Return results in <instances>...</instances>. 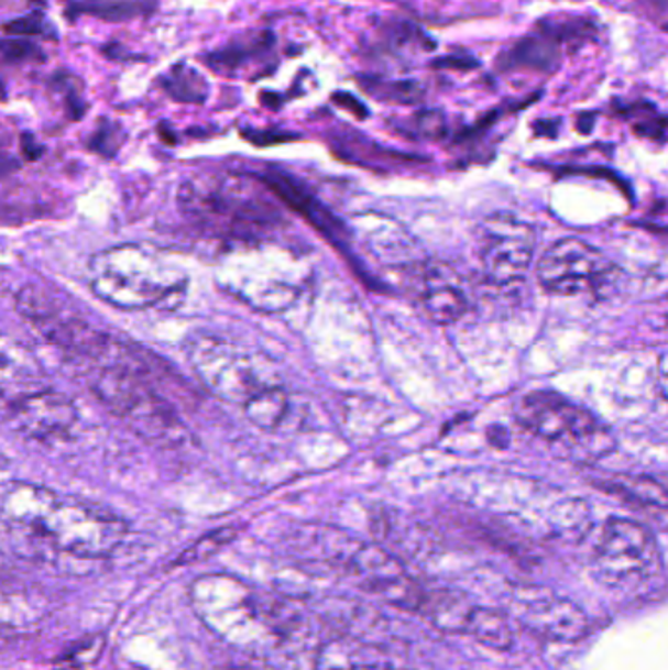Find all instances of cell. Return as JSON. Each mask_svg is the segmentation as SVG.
Instances as JSON below:
<instances>
[{
    "mask_svg": "<svg viewBox=\"0 0 668 670\" xmlns=\"http://www.w3.org/2000/svg\"><path fill=\"white\" fill-rule=\"evenodd\" d=\"M331 100L341 108H348L349 112H353L357 118H361V120H365L369 117V110H366L365 105L361 102V100L355 99L351 92H336Z\"/></svg>",
    "mask_w": 668,
    "mask_h": 670,
    "instance_id": "obj_31",
    "label": "cell"
},
{
    "mask_svg": "<svg viewBox=\"0 0 668 670\" xmlns=\"http://www.w3.org/2000/svg\"><path fill=\"white\" fill-rule=\"evenodd\" d=\"M258 185L240 177L187 180L178 190V206L188 220L230 242L269 238L283 223L275 202Z\"/></svg>",
    "mask_w": 668,
    "mask_h": 670,
    "instance_id": "obj_5",
    "label": "cell"
},
{
    "mask_svg": "<svg viewBox=\"0 0 668 670\" xmlns=\"http://www.w3.org/2000/svg\"><path fill=\"white\" fill-rule=\"evenodd\" d=\"M95 366L90 391L140 438L163 447L187 441V426L175 406L150 381L153 366L143 359L142 349L128 348L120 341L110 361Z\"/></svg>",
    "mask_w": 668,
    "mask_h": 670,
    "instance_id": "obj_3",
    "label": "cell"
},
{
    "mask_svg": "<svg viewBox=\"0 0 668 670\" xmlns=\"http://www.w3.org/2000/svg\"><path fill=\"white\" fill-rule=\"evenodd\" d=\"M594 118L596 114L594 112H584V114H580L579 120H577V128H579V132L582 134H589L590 130H592V125H594Z\"/></svg>",
    "mask_w": 668,
    "mask_h": 670,
    "instance_id": "obj_35",
    "label": "cell"
},
{
    "mask_svg": "<svg viewBox=\"0 0 668 670\" xmlns=\"http://www.w3.org/2000/svg\"><path fill=\"white\" fill-rule=\"evenodd\" d=\"M122 142H124V134H122L120 125L114 124V122H108V120H102L99 130L92 135L90 150L102 153L105 157H112L120 150Z\"/></svg>",
    "mask_w": 668,
    "mask_h": 670,
    "instance_id": "obj_26",
    "label": "cell"
},
{
    "mask_svg": "<svg viewBox=\"0 0 668 670\" xmlns=\"http://www.w3.org/2000/svg\"><path fill=\"white\" fill-rule=\"evenodd\" d=\"M434 69H447V72H474L481 67V62L472 59V57H463V55H447V57H437L431 62Z\"/></svg>",
    "mask_w": 668,
    "mask_h": 670,
    "instance_id": "obj_29",
    "label": "cell"
},
{
    "mask_svg": "<svg viewBox=\"0 0 668 670\" xmlns=\"http://www.w3.org/2000/svg\"><path fill=\"white\" fill-rule=\"evenodd\" d=\"M238 536V531L233 528L215 529L208 536L200 537L197 543L188 547L185 553L178 557L175 564H197L205 561L208 557L218 553L223 546H228L233 541V537Z\"/></svg>",
    "mask_w": 668,
    "mask_h": 670,
    "instance_id": "obj_23",
    "label": "cell"
},
{
    "mask_svg": "<svg viewBox=\"0 0 668 670\" xmlns=\"http://www.w3.org/2000/svg\"><path fill=\"white\" fill-rule=\"evenodd\" d=\"M90 290L122 310L177 306L188 278L169 257L147 243H122L95 253L89 261Z\"/></svg>",
    "mask_w": 668,
    "mask_h": 670,
    "instance_id": "obj_4",
    "label": "cell"
},
{
    "mask_svg": "<svg viewBox=\"0 0 668 670\" xmlns=\"http://www.w3.org/2000/svg\"><path fill=\"white\" fill-rule=\"evenodd\" d=\"M419 305L431 322L455 323L469 310V298L463 281L455 268L439 261H429L421 267Z\"/></svg>",
    "mask_w": 668,
    "mask_h": 670,
    "instance_id": "obj_14",
    "label": "cell"
},
{
    "mask_svg": "<svg viewBox=\"0 0 668 670\" xmlns=\"http://www.w3.org/2000/svg\"><path fill=\"white\" fill-rule=\"evenodd\" d=\"M7 420L28 439L62 438L77 421L75 404L55 391H34L7 400Z\"/></svg>",
    "mask_w": 668,
    "mask_h": 670,
    "instance_id": "obj_13",
    "label": "cell"
},
{
    "mask_svg": "<svg viewBox=\"0 0 668 670\" xmlns=\"http://www.w3.org/2000/svg\"><path fill=\"white\" fill-rule=\"evenodd\" d=\"M614 273L612 261L579 238H565L545 250L537 265V281L547 293L582 295L604 285Z\"/></svg>",
    "mask_w": 668,
    "mask_h": 670,
    "instance_id": "obj_10",
    "label": "cell"
},
{
    "mask_svg": "<svg viewBox=\"0 0 668 670\" xmlns=\"http://www.w3.org/2000/svg\"><path fill=\"white\" fill-rule=\"evenodd\" d=\"M412 122L416 128V134L424 138H441L446 134V118L437 110H421Z\"/></svg>",
    "mask_w": 668,
    "mask_h": 670,
    "instance_id": "obj_28",
    "label": "cell"
},
{
    "mask_svg": "<svg viewBox=\"0 0 668 670\" xmlns=\"http://www.w3.org/2000/svg\"><path fill=\"white\" fill-rule=\"evenodd\" d=\"M291 408L288 393L281 385L269 386L243 404L245 418L259 429H276Z\"/></svg>",
    "mask_w": 668,
    "mask_h": 670,
    "instance_id": "obj_19",
    "label": "cell"
},
{
    "mask_svg": "<svg viewBox=\"0 0 668 670\" xmlns=\"http://www.w3.org/2000/svg\"><path fill=\"white\" fill-rule=\"evenodd\" d=\"M516 420L552 446H562L579 459H598L614 449V439L589 410L552 391L519 396Z\"/></svg>",
    "mask_w": 668,
    "mask_h": 670,
    "instance_id": "obj_7",
    "label": "cell"
},
{
    "mask_svg": "<svg viewBox=\"0 0 668 670\" xmlns=\"http://www.w3.org/2000/svg\"><path fill=\"white\" fill-rule=\"evenodd\" d=\"M273 50H275V36L271 32L245 34V36L236 37L232 44L226 45L222 50L206 54L202 63L208 65L212 72L238 75L243 69H248L251 63L265 65L267 59L273 57Z\"/></svg>",
    "mask_w": 668,
    "mask_h": 670,
    "instance_id": "obj_16",
    "label": "cell"
},
{
    "mask_svg": "<svg viewBox=\"0 0 668 670\" xmlns=\"http://www.w3.org/2000/svg\"><path fill=\"white\" fill-rule=\"evenodd\" d=\"M187 359L200 383L228 403L243 406L269 386L281 385L271 359L223 336H193L187 343Z\"/></svg>",
    "mask_w": 668,
    "mask_h": 670,
    "instance_id": "obj_6",
    "label": "cell"
},
{
    "mask_svg": "<svg viewBox=\"0 0 668 670\" xmlns=\"http://www.w3.org/2000/svg\"><path fill=\"white\" fill-rule=\"evenodd\" d=\"M359 652L348 641H330L321 645L316 655L314 670H353Z\"/></svg>",
    "mask_w": 668,
    "mask_h": 670,
    "instance_id": "obj_24",
    "label": "cell"
},
{
    "mask_svg": "<svg viewBox=\"0 0 668 670\" xmlns=\"http://www.w3.org/2000/svg\"><path fill=\"white\" fill-rule=\"evenodd\" d=\"M0 52H2V62L7 65L12 63H28V62H42L45 55L34 42L30 40H10L7 37L2 45H0Z\"/></svg>",
    "mask_w": 668,
    "mask_h": 670,
    "instance_id": "obj_25",
    "label": "cell"
},
{
    "mask_svg": "<svg viewBox=\"0 0 668 670\" xmlns=\"http://www.w3.org/2000/svg\"><path fill=\"white\" fill-rule=\"evenodd\" d=\"M102 637H97V639H90L87 644H80L72 655H67V661H72L73 664H85V662H90L92 659H97V655H99L100 649H102Z\"/></svg>",
    "mask_w": 668,
    "mask_h": 670,
    "instance_id": "obj_30",
    "label": "cell"
},
{
    "mask_svg": "<svg viewBox=\"0 0 668 670\" xmlns=\"http://www.w3.org/2000/svg\"><path fill=\"white\" fill-rule=\"evenodd\" d=\"M647 2H649L653 9L660 10V12L668 10V0H647Z\"/></svg>",
    "mask_w": 668,
    "mask_h": 670,
    "instance_id": "obj_36",
    "label": "cell"
},
{
    "mask_svg": "<svg viewBox=\"0 0 668 670\" xmlns=\"http://www.w3.org/2000/svg\"><path fill=\"white\" fill-rule=\"evenodd\" d=\"M160 87L169 99L183 105H205L210 95V85L205 77L185 63L171 67L169 73L161 77Z\"/></svg>",
    "mask_w": 668,
    "mask_h": 670,
    "instance_id": "obj_20",
    "label": "cell"
},
{
    "mask_svg": "<svg viewBox=\"0 0 668 670\" xmlns=\"http://www.w3.org/2000/svg\"><path fill=\"white\" fill-rule=\"evenodd\" d=\"M22 152L26 153V157L30 160H36L42 153V147L37 145L36 140L30 134L22 135Z\"/></svg>",
    "mask_w": 668,
    "mask_h": 670,
    "instance_id": "obj_34",
    "label": "cell"
},
{
    "mask_svg": "<svg viewBox=\"0 0 668 670\" xmlns=\"http://www.w3.org/2000/svg\"><path fill=\"white\" fill-rule=\"evenodd\" d=\"M357 81L373 99L383 100V102L416 107L421 100L426 99L424 87L418 81H412V79L386 81V79H381V77H366V75H363Z\"/></svg>",
    "mask_w": 668,
    "mask_h": 670,
    "instance_id": "obj_21",
    "label": "cell"
},
{
    "mask_svg": "<svg viewBox=\"0 0 668 670\" xmlns=\"http://www.w3.org/2000/svg\"><path fill=\"white\" fill-rule=\"evenodd\" d=\"M190 602L210 631L245 651L267 655L283 649L300 626L295 609L226 574H206L193 582Z\"/></svg>",
    "mask_w": 668,
    "mask_h": 670,
    "instance_id": "obj_2",
    "label": "cell"
},
{
    "mask_svg": "<svg viewBox=\"0 0 668 670\" xmlns=\"http://www.w3.org/2000/svg\"><path fill=\"white\" fill-rule=\"evenodd\" d=\"M20 316L45 340L97 363L117 338L100 331L65 296L42 285L22 286L14 296Z\"/></svg>",
    "mask_w": 668,
    "mask_h": 670,
    "instance_id": "obj_8",
    "label": "cell"
},
{
    "mask_svg": "<svg viewBox=\"0 0 668 670\" xmlns=\"http://www.w3.org/2000/svg\"><path fill=\"white\" fill-rule=\"evenodd\" d=\"M2 521L14 541L79 559L108 557L128 534L124 519L117 514L30 483L4 486Z\"/></svg>",
    "mask_w": 668,
    "mask_h": 670,
    "instance_id": "obj_1",
    "label": "cell"
},
{
    "mask_svg": "<svg viewBox=\"0 0 668 670\" xmlns=\"http://www.w3.org/2000/svg\"><path fill=\"white\" fill-rule=\"evenodd\" d=\"M534 228L510 216H492L479 228V257L486 278L499 286L526 277L535 255Z\"/></svg>",
    "mask_w": 668,
    "mask_h": 670,
    "instance_id": "obj_11",
    "label": "cell"
},
{
    "mask_svg": "<svg viewBox=\"0 0 668 670\" xmlns=\"http://www.w3.org/2000/svg\"><path fill=\"white\" fill-rule=\"evenodd\" d=\"M657 378H659L660 393L668 400V351L660 355L659 365H657Z\"/></svg>",
    "mask_w": 668,
    "mask_h": 670,
    "instance_id": "obj_32",
    "label": "cell"
},
{
    "mask_svg": "<svg viewBox=\"0 0 668 670\" xmlns=\"http://www.w3.org/2000/svg\"><path fill=\"white\" fill-rule=\"evenodd\" d=\"M353 670H404L398 669V667H394L391 662L384 661H361V659H357L355 667Z\"/></svg>",
    "mask_w": 668,
    "mask_h": 670,
    "instance_id": "obj_33",
    "label": "cell"
},
{
    "mask_svg": "<svg viewBox=\"0 0 668 670\" xmlns=\"http://www.w3.org/2000/svg\"><path fill=\"white\" fill-rule=\"evenodd\" d=\"M4 34L7 36H45L50 34L44 17L40 12H32L22 19L10 20L4 24Z\"/></svg>",
    "mask_w": 668,
    "mask_h": 670,
    "instance_id": "obj_27",
    "label": "cell"
},
{
    "mask_svg": "<svg viewBox=\"0 0 668 670\" xmlns=\"http://www.w3.org/2000/svg\"><path fill=\"white\" fill-rule=\"evenodd\" d=\"M660 569L662 554L649 529L633 519H607L592 553L598 582L610 589L635 586L653 579Z\"/></svg>",
    "mask_w": 668,
    "mask_h": 670,
    "instance_id": "obj_9",
    "label": "cell"
},
{
    "mask_svg": "<svg viewBox=\"0 0 668 670\" xmlns=\"http://www.w3.org/2000/svg\"><path fill=\"white\" fill-rule=\"evenodd\" d=\"M510 616L527 631L547 639L570 644L589 634L587 614L574 602L552 594L551 590L526 586L512 594Z\"/></svg>",
    "mask_w": 668,
    "mask_h": 670,
    "instance_id": "obj_12",
    "label": "cell"
},
{
    "mask_svg": "<svg viewBox=\"0 0 668 670\" xmlns=\"http://www.w3.org/2000/svg\"><path fill=\"white\" fill-rule=\"evenodd\" d=\"M464 635H471L479 644L492 651L506 652L514 647L516 634L508 614L499 609L472 606L471 616L467 619Z\"/></svg>",
    "mask_w": 668,
    "mask_h": 670,
    "instance_id": "obj_18",
    "label": "cell"
},
{
    "mask_svg": "<svg viewBox=\"0 0 668 670\" xmlns=\"http://www.w3.org/2000/svg\"><path fill=\"white\" fill-rule=\"evenodd\" d=\"M600 488L635 508L668 514V479L650 474H612Z\"/></svg>",
    "mask_w": 668,
    "mask_h": 670,
    "instance_id": "obj_17",
    "label": "cell"
},
{
    "mask_svg": "<svg viewBox=\"0 0 668 670\" xmlns=\"http://www.w3.org/2000/svg\"><path fill=\"white\" fill-rule=\"evenodd\" d=\"M561 65V44L547 34L522 37L496 59L500 72L555 73Z\"/></svg>",
    "mask_w": 668,
    "mask_h": 670,
    "instance_id": "obj_15",
    "label": "cell"
},
{
    "mask_svg": "<svg viewBox=\"0 0 668 670\" xmlns=\"http://www.w3.org/2000/svg\"><path fill=\"white\" fill-rule=\"evenodd\" d=\"M539 28H541L539 30L541 34L552 37L557 44H574L577 47L584 44L596 32V26L589 19H569L559 20V22L544 20V22H539Z\"/></svg>",
    "mask_w": 668,
    "mask_h": 670,
    "instance_id": "obj_22",
    "label": "cell"
}]
</instances>
